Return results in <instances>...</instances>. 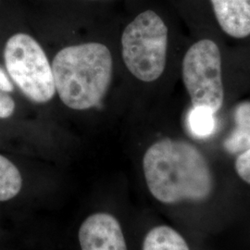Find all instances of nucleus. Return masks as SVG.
<instances>
[{"label":"nucleus","instance_id":"nucleus-11","mask_svg":"<svg viewBox=\"0 0 250 250\" xmlns=\"http://www.w3.org/2000/svg\"><path fill=\"white\" fill-rule=\"evenodd\" d=\"M188 127L193 135L206 138L214 133L215 113L204 107H194L188 115Z\"/></svg>","mask_w":250,"mask_h":250},{"label":"nucleus","instance_id":"nucleus-5","mask_svg":"<svg viewBox=\"0 0 250 250\" xmlns=\"http://www.w3.org/2000/svg\"><path fill=\"white\" fill-rule=\"evenodd\" d=\"M182 74L193 107L214 113L221 109L224 101L222 54L214 41L202 39L188 48Z\"/></svg>","mask_w":250,"mask_h":250},{"label":"nucleus","instance_id":"nucleus-7","mask_svg":"<svg viewBox=\"0 0 250 250\" xmlns=\"http://www.w3.org/2000/svg\"><path fill=\"white\" fill-rule=\"evenodd\" d=\"M218 24L236 39L250 36V0H209Z\"/></svg>","mask_w":250,"mask_h":250},{"label":"nucleus","instance_id":"nucleus-14","mask_svg":"<svg viewBox=\"0 0 250 250\" xmlns=\"http://www.w3.org/2000/svg\"><path fill=\"white\" fill-rule=\"evenodd\" d=\"M14 89L13 84L9 78L8 74L0 68V90H3L7 93H10Z\"/></svg>","mask_w":250,"mask_h":250},{"label":"nucleus","instance_id":"nucleus-3","mask_svg":"<svg viewBox=\"0 0 250 250\" xmlns=\"http://www.w3.org/2000/svg\"><path fill=\"white\" fill-rule=\"evenodd\" d=\"M167 51L168 28L153 10L140 13L123 33V59L128 71L138 80H158L166 67Z\"/></svg>","mask_w":250,"mask_h":250},{"label":"nucleus","instance_id":"nucleus-4","mask_svg":"<svg viewBox=\"0 0 250 250\" xmlns=\"http://www.w3.org/2000/svg\"><path fill=\"white\" fill-rule=\"evenodd\" d=\"M4 59L12 81L28 99L46 103L56 88L52 67L42 46L32 36L16 34L5 45Z\"/></svg>","mask_w":250,"mask_h":250},{"label":"nucleus","instance_id":"nucleus-10","mask_svg":"<svg viewBox=\"0 0 250 250\" xmlns=\"http://www.w3.org/2000/svg\"><path fill=\"white\" fill-rule=\"evenodd\" d=\"M22 187V178L18 168L0 155V201L16 197Z\"/></svg>","mask_w":250,"mask_h":250},{"label":"nucleus","instance_id":"nucleus-8","mask_svg":"<svg viewBox=\"0 0 250 250\" xmlns=\"http://www.w3.org/2000/svg\"><path fill=\"white\" fill-rule=\"evenodd\" d=\"M235 128L226 140L224 148L231 153L237 154L250 149V102L240 103L234 111Z\"/></svg>","mask_w":250,"mask_h":250},{"label":"nucleus","instance_id":"nucleus-1","mask_svg":"<svg viewBox=\"0 0 250 250\" xmlns=\"http://www.w3.org/2000/svg\"><path fill=\"white\" fill-rule=\"evenodd\" d=\"M143 169L150 193L165 204L204 200L212 192L208 161L187 141L164 138L153 144L144 155Z\"/></svg>","mask_w":250,"mask_h":250},{"label":"nucleus","instance_id":"nucleus-12","mask_svg":"<svg viewBox=\"0 0 250 250\" xmlns=\"http://www.w3.org/2000/svg\"><path fill=\"white\" fill-rule=\"evenodd\" d=\"M235 170L242 180L250 185V149L242 152L237 157Z\"/></svg>","mask_w":250,"mask_h":250},{"label":"nucleus","instance_id":"nucleus-13","mask_svg":"<svg viewBox=\"0 0 250 250\" xmlns=\"http://www.w3.org/2000/svg\"><path fill=\"white\" fill-rule=\"evenodd\" d=\"M15 110V102L9 94L0 90V118L6 119L13 114Z\"/></svg>","mask_w":250,"mask_h":250},{"label":"nucleus","instance_id":"nucleus-6","mask_svg":"<svg viewBox=\"0 0 250 250\" xmlns=\"http://www.w3.org/2000/svg\"><path fill=\"white\" fill-rule=\"evenodd\" d=\"M79 241L82 250H127L121 225L107 213L90 215L81 225Z\"/></svg>","mask_w":250,"mask_h":250},{"label":"nucleus","instance_id":"nucleus-2","mask_svg":"<svg viewBox=\"0 0 250 250\" xmlns=\"http://www.w3.org/2000/svg\"><path fill=\"white\" fill-rule=\"evenodd\" d=\"M51 67L60 99L75 110L98 106L112 79L111 54L100 43L67 46L55 56Z\"/></svg>","mask_w":250,"mask_h":250},{"label":"nucleus","instance_id":"nucleus-9","mask_svg":"<svg viewBox=\"0 0 250 250\" xmlns=\"http://www.w3.org/2000/svg\"><path fill=\"white\" fill-rule=\"evenodd\" d=\"M143 250H189L182 235L169 226H158L146 234Z\"/></svg>","mask_w":250,"mask_h":250}]
</instances>
